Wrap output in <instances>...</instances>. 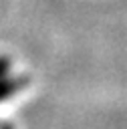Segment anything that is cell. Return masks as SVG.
Instances as JSON below:
<instances>
[{"instance_id":"3","label":"cell","mask_w":127,"mask_h":129,"mask_svg":"<svg viewBox=\"0 0 127 129\" xmlns=\"http://www.w3.org/2000/svg\"><path fill=\"white\" fill-rule=\"evenodd\" d=\"M0 129H12V127H10V125H2Z\"/></svg>"},{"instance_id":"1","label":"cell","mask_w":127,"mask_h":129,"mask_svg":"<svg viewBox=\"0 0 127 129\" xmlns=\"http://www.w3.org/2000/svg\"><path fill=\"white\" fill-rule=\"evenodd\" d=\"M26 83H28L26 77H8V75L2 77L0 79V103L10 99L12 95H16L20 89H24Z\"/></svg>"},{"instance_id":"2","label":"cell","mask_w":127,"mask_h":129,"mask_svg":"<svg viewBox=\"0 0 127 129\" xmlns=\"http://www.w3.org/2000/svg\"><path fill=\"white\" fill-rule=\"evenodd\" d=\"M10 71V58L8 56H0V79L6 77Z\"/></svg>"}]
</instances>
